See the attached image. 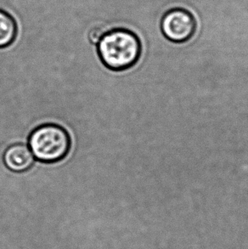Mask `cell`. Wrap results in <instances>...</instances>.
<instances>
[{"mask_svg":"<svg viewBox=\"0 0 248 249\" xmlns=\"http://www.w3.org/2000/svg\"><path fill=\"white\" fill-rule=\"evenodd\" d=\"M96 45L102 64L111 71L128 70L137 64L142 54L140 37L127 28L108 29Z\"/></svg>","mask_w":248,"mask_h":249,"instance_id":"6da1fadb","label":"cell"},{"mask_svg":"<svg viewBox=\"0 0 248 249\" xmlns=\"http://www.w3.org/2000/svg\"><path fill=\"white\" fill-rule=\"evenodd\" d=\"M28 147L34 159L43 163H55L67 158L71 139L66 128L56 124H44L31 132Z\"/></svg>","mask_w":248,"mask_h":249,"instance_id":"7a4b0ae2","label":"cell"},{"mask_svg":"<svg viewBox=\"0 0 248 249\" xmlns=\"http://www.w3.org/2000/svg\"><path fill=\"white\" fill-rule=\"evenodd\" d=\"M161 34L175 44H184L193 37L197 30V21L191 11L175 7L167 10L161 17Z\"/></svg>","mask_w":248,"mask_h":249,"instance_id":"3957f363","label":"cell"},{"mask_svg":"<svg viewBox=\"0 0 248 249\" xmlns=\"http://www.w3.org/2000/svg\"><path fill=\"white\" fill-rule=\"evenodd\" d=\"M3 160L4 165L10 171L23 173L34 166L35 159L28 145L14 144L5 150Z\"/></svg>","mask_w":248,"mask_h":249,"instance_id":"277c9868","label":"cell"},{"mask_svg":"<svg viewBox=\"0 0 248 249\" xmlns=\"http://www.w3.org/2000/svg\"><path fill=\"white\" fill-rule=\"evenodd\" d=\"M17 36V23L15 18L0 9V49L9 47Z\"/></svg>","mask_w":248,"mask_h":249,"instance_id":"5b68a950","label":"cell"},{"mask_svg":"<svg viewBox=\"0 0 248 249\" xmlns=\"http://www.w3.org/2000/svg\"><path fill=\"white\" fill-rule=\"evenodd\" d=\"M107 30L108 29L101 25L93 27L89 33V40L90 41L91 44H97Z\"/></svg>","mask_w":248,"mask_h":249,"instance_id":"8992f818","label":"cell"}]
</instances>
